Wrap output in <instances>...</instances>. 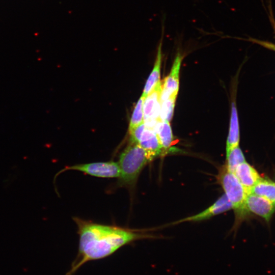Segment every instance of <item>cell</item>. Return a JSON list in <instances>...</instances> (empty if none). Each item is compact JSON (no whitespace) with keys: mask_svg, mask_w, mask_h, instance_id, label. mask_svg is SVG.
<instances>
[{"mask_svg":"<svg viewBox=\"0 0 275 275\" xmlns=\"http://www.w3.org/2000/svg\"><path fill=\"white\" fill-rule=\"evenodd\" d=\"M73 220L79 237L77 256L66 275H72L87 262L107 257L121 247L135 241L154 236L142 231L86 221Z\"/></svg>","mask_w":275,"mask_h":275,"instance_id":"cell-1","label":"cell"},{"mask_svg":"<svg viewBox=\"0 0 275 275\" xmlns=\"http://www.w3.org/2000/svg\"><path fill=\"white\" fill-rule=\"evenodd\" d=\"M152 160L138 144L130 142L119 156L118 184L129 189L133 188L144 168Z\"/></svg>","mask_w":275,"mask_h":275,"instance_id":"cell-2","label":"cell"},{"mask_svg":"<svg viewBox=\"0 0 275 275\" xmlns=\"http://www.w3.org/2000/svg\"><path fill=\"white\" fill-rule=\"evenodd\" d=\"M217 179L234 211L236 229L250 214L246 207V198L249 193L234 174L230 172L225 165L220 168Z\"/></svg>","mask_w":275,"mask_h":275,"instance_id":"cell-3","label":"cell"},{"mask_svg":"<svg viewBox=\"0 0 275 275\" xmlns=\"http://www.w3.org/2000/svg\"><path fill=\"white\" fill-rule=\"evenodd\" d=\"M74 170L101 178H119L120 169L118 162L109 161L77 164L66 167L62 172Z\"/></svg>","mask_w":275,"mask_h":275,"instance_id":"cell-4","label":"cell"},{"mask_svg":"<svg viewBox=\"0 0 275 275\" xmlns=\"http://www.w3.org/2000/svg\"><path fill=\"white\" fill-rule=\"evenodd\" d=\"M161 82L160 81L145 97L143 105L144 122L147 127L153 129L160 120V94Z\"/></svg>","mask_w":275,"mask_h":275,"instance_id":"cell-5","label":"cell"},{"mask_svg":"<svg viewBox=\"0 0 275 275\" xmlns=\"http://www.w3.org/2000/svg\"><path fill=\"white\" fill-rule=\"evenodd\" d=\"M183 58L184 55L178 48L171 70L161 84L160 101L177 97L179 88V73Z\"/></svg>","mask_w":275,"mask_h":275,"instance_id":"cell-6","label":"cell"},{"mask_svg":"<svg viewBox=\"0 0 275 275\" xmlns=\"http://www.w3.org/2000/svg\"><path fill=\"white\" fill-rule=\"evenodd\" d=\"M246 207L250 213L256 215L269 223L275 212V204L267 199L250 193L246 198Z\"/></svg>","mask_w":275,"mask_h":275,"instance_id":"cell-7","label":"cell"},{"mask_svg":"<svg viewBox=\"0 0 275 275\" xmlns=\"http://www.w3.org/2000/svg\"><path fill=\"white\" fill-rule=\"evenodd\" d=\"M232 209V206L226 196L224 194L212 205L204 211L178 221L176 223L185 222H199L209 219L212 216L224 213Z\"/></svg>","mask_w":275,"mask_h":275,"instance_id":"cell-8","label":"cell"},{"mask_svg":"<svg viewBox=\"0 0 275 275\" xmlns=\"http://www.w3.org/2000/svg\"><path fill=\"white\" fill-rule=\"evenodd\" d=\"M166 15L164 14L161 20V36L158 45L157 54L153 69L150 73L145 85L142 95L146 97L158 84L160 77V69L162 61V43L164 33V21Z\"/></svg>","mask_w":275,"mask_h":275,"instance_id":"cell-9","label":"cell"},{"mask_svg":"<svg viewBox=\"0 0 275 275\" xmlns=\"http://www.w3.org/2000/svg\"><path fill=\"white\" fill-rule=\"evenodd\" d=\"M233 173L249 194L262 177L256 169L246 161L239 164Z\"/></svg>","mask_w":275,"mask_h":275,"instance_id":"cell-10","label":"cell"},{"mask_svg":"<svg viewBox=\"0 0 275 275\" xmlns=\"http://www.w3.org/2000/svg\"><path fill=\"white\" fill-rule=\"evenodd\" d=\"M137 144L144 149L153 159L163 155L158 137L153 129L146 126Z\"/></svg>","mask_w":275,"mask_h":275,"instance_id":"cell-11","label":"cell"},{"mask_svg":"<svg viewBox=\"0 0 275 275\" xmlns=\"http://www.w3.org/2000/svg\"><path fill=\"white\" fill-rule=\"evenodd\" d=\"M153 130L159 140L163 154L171 152L174 139L170 122L160 120L155 124Z\"/></svg>","mask_w":275,"mask_h":275,"instance_id":"cell-12","label":"cell"},{"mask_svg":"<svg viewBox=\"0 0 275 275\" xmlns=\"http://www.w3.org/2000/svg\"><path fill=\"white\" fill-rule=\"evenodd\" d=\"M240 140L239 126L236 104L231 103V110L228 135L226 142V153L232 148L239 146Z\"/></svg>","mask_w":275,"mask_h":275,"instance_id":"cell-13","label":"cell"},{"mask_svg":"<svg viewBox=\"0 0 275 275\" xmlns=\"http://www.w3.org/2000/svg\"><path fill=\"white\" fill-rule=\"evenodd\" d=\"M251 193L262 196L275 204V182L269 178L261 177Z\"/></svg>","mask_w":275,"mask_h":275,"instance_id":"cell-14","label":"cell"},{"mask_svg":"<svg viewBox=\"0 0 275 275\" xmlns=\"http://www.w3.org/2000/svg\"><path fill=\"white\" fill-rule=\"evenodd\" d=\"M245 161L244 154L239 146H237L226 153V163L225 165L230 172L234 173L236 168Z\"/></svg>","mask_w":275,"mask_h":275,"instance_id":"cell-15","label":"cell"},{"mask_svg":"<svg viewBox=\"0 0 275 275\" xmlns=\"http://www.w3.org/2000/svg\"><path fill=\"white\" fill-rule=\"evenodd\" d=\"M145 97L142 95L135 105L130 120L129 131L144 123L143 105Z\"/></svg>","mask_w":275,"mask_h":275,"instance_id":"cell-16","label":"cell"},{"mask_svg":"<svg viewBox=\"0 0 275 275\" xmlns=\"http://www.w3.org/2000/svg\"><path fill=\"white\" fill-rule=\"evenodd\" d=\"M176 97H170L164 100L160 101V119L170 122L172 120Z\"/></svg>","mask_w":275,"mask_h":275,"instance_id":"cell-17","label":"cell"},{"mask_svg":"<svg viewBox=\"0 0 275 275\" xmlns=\"http://www.w3.org/2000/svg\"><path fill=\"white\" fill-rule=\"evenodd\" d=\"M145 127L146 125L144 122L129 131L130 142L137 144Z\"/></svg>","mask_w":275,"mask_h":275,"instance_id":"cell-18","label":"cell"},{"mask_svg":"<svg viewBox=\"0 0 275 275\" xmlns=\"http://www.w3.org/2000/svg\"><path fill=\"white\" fill-rule=\"evenodd\" d=\"M273 24L274 25V30H275V23L274 22L273 23ZM250 40L252 41V42L257 43H258L259 44H260V45L264 46L266 48H267L268 49H272V50L275 51V44H273L272 43L268 42H267V41H263L258 40H256V39H252V38H250Z\"/></svg>","mask_w":275,"mask_h":275,"instance_id":"cell-19","label":"cell"}]
</instances>
